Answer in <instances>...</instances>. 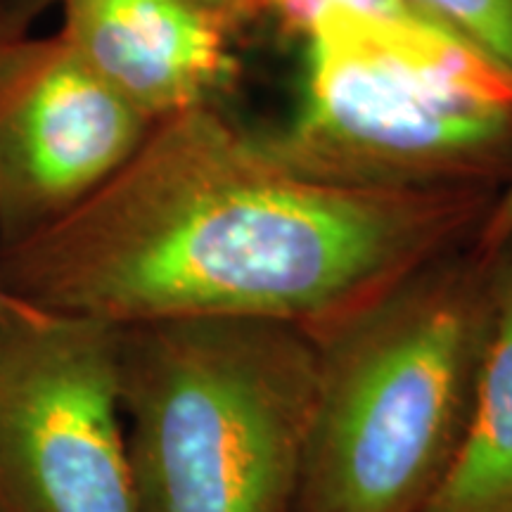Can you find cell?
<instances>
[{"instance_id":"8992f818","label":"cell","mask_w":512,"mask_h":512,"mask_svg":"<svg viewBox=\"0 0 512 512\" xmlns=\"http://www.w3.org/2000/svg\"><path fill=\"white\" fill-rule=\"evenodd\" d=\"M152 126L60 34H0V249L86 202Z\"/></svg>"},{"instance_id":"7a4b0ae2","label":"cell","mask_w":512,"mask_h":512,"mask_svg":"<svg viewBox=\"0 0 512 512\" xmlns=\"http://www.w3.org/2000/svg\"><path fill=\"white\" fill-rule=\"evenodd\" d=\"M489 335V256L470 245L318 339L297 512L430 508L463 446Z\"/></svg>"},{"instance_id":"6da1fadb","label":"cell","mask_w":512,"mask_h":512,"mask_svg":"<svg viewBox=\"0 0 512 512\" xmlns=\"http://www.w3.org/2000/svg\"><path fill=\"white\" fill-rule=\"evenodd\" d=\"M498 192L306 176L219 105L174 114L64 219L0 249L17 302L112 325L254 318L323 339L475 242Z\"/></svg>"},{"instance_id":"30bf717a","label":"cell","mask_w":512,"mask_h":512,"mask_svg":"<svg viewBox=\"0 0 512 512\" xmlns=\"http://www.w3.org/2000/svg\"><path fill=\"white\" fill-rule=\"evenodd\" d=\"M55 3L57 0H3L8 27L15 31V34H27L31 24H34V19ZM207 3L216 5V8L223 10L228 17H233L235 22L240 24L245 22L247 17L254 15L256 0H207Z\"/></svg>"},{"instance_id":"8fae6325","label":"cell","mask_w":512,"mask_h":512,"mask_svg":"<svg viewBox=\"0 0 512 512\" xmlns=\"http://www.w3.org/2000/svg\"><path fill=\"white\" fill-rule=\"evenodd\" d=\"M512 240V176L510 181L505 183V188L498 192L494 204H491L489 214L479 228L475 242L477 254L491 256L496 254L498 249H503Z\"/></svg>"},{"instance_id":"7c38bea8","label":"cell","mask_w":512,"mask_h":512,"mask_svg":"<svg viewBox=\"0 0 512 512\" xmlns=\"http://www.w3.org/2000/svg\"><path fill=\"white\" fill-rule=\"evenodd\" d=\"M320 8H330V5H339V8H349L361 15L380 17V19H394V22H408V24H430V27H439L432 22L425 12L415 8L411 0H318ZM444 29V27H439ZM448 31V29H444Z\"/></svg>"},{"instance_id":"3957f363","label":"cell","mask_w":512,"mask_h":512,"mask_svg":"<svg viewBox=\"0 0 512 512\" xmlns=\"http://www.w3.org/2000/svg\"><path fill=\"white\" fill-rule=\"evenodd\" d=\"M318 339L254 318L117 325L140 512H297Z\"/></svg>"},{"instance_id":"4fadbf2b","label":"cell","mask_w":512,"mask_h":512,"mask_svg":"<svg viewBox=\"0 0 512 512\" xmlns=\"http://www.w3.org/2000/svg\"><path fill=\"white\" fill-rule=\"evenodd\" d=\"M3 31H5V29H3V10H0V34H3ZM8 299H10V294H5L3 290H0V309H3Z\"/></svg>"},{"instance_id":"52a82bcc","label":"cell","mask_w":512,"mask_h":512,"mask_svg":"<svg viewBox=\"0 0 512 512\" xmlns=\"http://www.w3.org/2000/svg\"><path fill=\"white\" fill-rule=\"evenodd\" d=\"M74 53L157 124L219 105L238 76L233 17L207 0H57Z\"/></svg>"},{"instance_id":"277c9868","label":"cell","mask_w":512,"mask_h":512,"mask_svg":"<svg viewBox=\"0 0 512 512\" xmlns=\"http://www.w3.org/2000/svg\"><path fill=\"white\" fill-rule=\"evenodd\" d=\"M290 121L261 133L306 176L491 190L512 164V74L451 31L330 5L302 36Z\"/></svg>"},{"instance_id":"9c48e42d","label":"cell","mask_w":512,"mask_h":512,"mask_svg":"<svg viewBox=\"0 0 512 512\" xmlns=\"http://www.w3.org/2000/svg\"><path fill=\"white\" fill-rule=\"evenodd\" d=\"M432 22L512 74V0H411Z\"/></svg>"},{"instance_id":"5b68a950","label":"cell","mask_w":512,"mask_h":512,"mask_svg":"<svg viewBox=\"0 0 512 512\" xmlns=\"http://www.w3.org/2000/svg\"><path fill=\"white\" fill-rule=\"evenodd\" d=\"M0 512H140L117 387V325L0 309Z\"/></svg>"},{"instance_id":"ba28073f","label":"cell","mask_w":512,"mask_h":512,"mask_svg":"<svg viewBox=\"0 0 512 512\" xmlns=\"http://www.w3.org/2000/svg\"><path fill=\"white\" fill-rule=\"evenodd\" d=\"M491 335L456 463L425 512H512V240L489 256Z\"/></svg>"}]
</instances>
